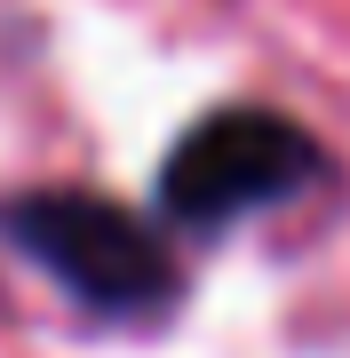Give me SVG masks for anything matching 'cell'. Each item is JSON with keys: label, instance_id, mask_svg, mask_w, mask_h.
Here are the masks:
<instances>
[{"label": "cell", "instance_id": "cell-2", "mask_svg": "<svg viewBox=\"0 0 350 358\" xmlns=\"http://www.w3.org/2000/svg\"><path fill=\"white\" fill-rule=\"evenodd\" d=\"M319 176H326V152L302 120L231 103V112H207L199 128L175 136L168 167H159V215L183 231H223L271 199L311 192Z\"/></svg>", "mask_w": 350, "mask_h": 358}, {"label": "cell", "instance_id": "cell-1", "mask_svg": "<svg viewBox=\"0 0 350 358\" xmlns=\"http://www.w3.org/2000/svg\"><path fill=\"white\" fill-rule=\"evenodd\" d=\"M0 239L104 319H143L175 294L168 239L104 192H72V183L16 192V199H0Z\"/></svg>", "mask_w": 350, "mask_h": 358}]
</instances>
